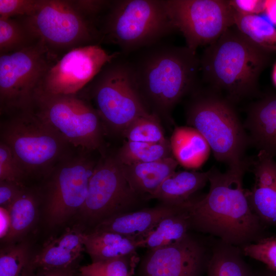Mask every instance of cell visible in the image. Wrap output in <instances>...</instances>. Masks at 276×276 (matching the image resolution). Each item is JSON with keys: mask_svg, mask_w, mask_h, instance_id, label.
<instances>
[{"mask_svg": "<svg viewBox=\"0 0 276 276\" xmlns=\"http://www.w3.org/2000/svg\"><path fill=\"white\" fill-rule=\"evenodd\" d=\"M252 141L260 151L276 156V94L256 102L249 110L246 121Z\"/></svg>", "mask_w": 276, "mask_h": 276, "instance_id": "19", "label": "cell"}, {"mask_svg": "<svg viewBox=\"0 0 276 276\" xmlns=\"http://www.w3.org/2000/svg\"><path fill=\"white\" fill-rule=\"evenodd\" d=\"M143 200H146L129 185L115 155H103L91 175L86 198L79 212L94 228L111 217L141 209Z\"/></svg>", "mask_w": 276, "mask_h": 276, "instance_id": "11", "label": "cell"}, {"mask_svg": "<svg viewBox=\"0 0 276 276\" xmlns=\"http://www.w3.org/2000/svg\"><path fill=\"white\" fill-rule=\"evenodd\" d=\"M29 245L25 241L7 244L1 249L0 276H27L33 257Z\"/></svg>", "mask_w": 276, "mask_h": 276, "instance_id": "28", "label": "cell"}, {"mask_svg": "<svg viewBox=\"0 0 276 276\" xmlns=\"http://www.w3.org/2000/svg\"><path fill=\"white\" fill-rule=\"evenodd\" d=\"M245 164L222 173L209 170L210 189L188 206L191 228L220 237L227 244H240L257 236L261 221L243 187Z\"/></svg>", "mask_w": 276, "mask_h": 276, "instance_id": "1", "label": "cell"}, {"mask_svg": "<svg viewBox=\"0 0 276 276\" xmlns=\"http://www.w3.org/2000/svg\"><path fill=\"white\" fill-rule=\"evenodd\" d=\"M0 55L1 112L30 109L47 72L59 59L41 41Z\"/></svg>", "mask_w": 276, "mask_h": 276, "instance_id": "10", "label": "cell"}, {"mask_svg": "<svg viewBox=\"0 0 276 276\" xmlns=\"http://www.w3.org/2000/svg\"><path fill=\"white\" fill-rule=\"evenodd\" d=\"M178 165L174 157L170 156L148 163L121 164V167L132 189L147 200V197L153 194L162 183L175 171Z\"/></svg>", "mask_w": 276, "mask_h": 276, "instance_id": "20", "label": "cell"}, {"mask_svg": "<svg viewBox=\"0 0 276 276\" xmlns=\"http://www.w3.org/2000/svg\"><path fill=\"white\" fill-rule=\"evenodd\" d=\"M141 240L111 232H85L83 243L92 262L122 258L136 254Z\"/></svg>", "mask_w": 276, "mask_h": 276, "instance_id": "21", "label": "cell"}, {"mask_svg": "<svg viewBox=\"0 0 276 276\" xmlns=\"http://www.w3.org/2000/svg\"><path fill=\"white\" fill-rule=\"evenodd\" d=\"M42 0H0V17H27L39 8Z\"/></svg>", "mask_w": 276, "mask_h": 276, "instance_id": "35", "label": "cell"}, {"mask_svg": "<svg viewBox=\"0 0 276 276\" xmlns=\"http://www.w3.org/2000/svg\"><path fill=\"white\" fill-rule=\"evenodd\" d=\"M255 182L246 191L254 212L260 220L276 226V162L259 151L254 164Z\"/></svg>", "mask_w": 276, "mask_h": 276, "instance_id": "17", "label": "cell"}, {"mask_svg": "<svg viewBox=\"0 0 276 276\" xmlns=\"http://www.w3.org/2000/svg\"><path fill=\"white\" fill-rule=\"evenodd\" d=\"M229 2L235 11L238 13L259 15L264 12L265 1L233 0Z\"/></svg>", "mask_w": 276, "mask_h": 276, "instance_id": "38", "label": "cell"}, {"mask_svg": "<svg viewBox=\"0 0 276 276\" xmlns=\"http://www.w3.org/2000/svg\"><path fill=\"white\" fill-rule=\"evenodd\" d=\"M31 110L59 133L71 145L82 151L101 149L104 126L95 107L73 95H53L38 91Z\"/></svg>", "mask_w": 276, "mask_h": 276, "instance_id": "9", "label": "cell"}, {"mask_svg": "<svg viewBox=\"0 0 276 276\" xmlns=\"http://www.w3.org/2000/svg\"><path fill=\"white\" fill-rule=\"evenodd\" d=\"M99 30L101 41L117 45L124 54L159 43L175 31L166 0L112 1Z\"/></svg>", "mask_w": 276, "mask_h": 276, "instance_id": "4", "label": "cell"}, {"mask_svg": "<svg viewBox=\"0 0 276 276\" xmlns=\"http://www.w3.org/2000/svg\"><path fill=\"white\" fill-rule=\"evenodd\" d=\"M244 255L265 264L268 268L276 271V237L260 239L255 243L244 246Z\"/></svg>", "mask_w": 276, "mask_h": 276, "instance_id": "33", "label": "cell"}, {"mask_svg": "<svg viewBox=\"0 0 276 276\" xmlns=\"http://www.w3.org/2000/svg\"><path fill=\"white\" fill-rule=\"evenodd\" d=\"M26 174L13 154L4 143H0V181L22 183Z\"/></svg>", "mask_w": 276, "mask_h": 276, "instance_id": "34", "label": "cell"}, {"mask_svg": "<svg viewBox=\"0 0 276 276\" xmlns=\"http://www.w3.org/2000/svg\"><path fill=\"white\" fill-rule=\"evenodd\" d=\"M189 202L179 205L162 203L150 208L114 216L92 230L111 232L138 240L145 238L164 218L186 210Z\"/></svg>", "mask_w": 276, "mask_h": 276, "instance_id": "16", "label": "cell"}, {"mask_svg": "<svg viewBox=\"0 0 276 276\" xmlns=\"http://www.w3.org/2000/svg\"><path fill=\"white\" fill-rule=\"evenodd\" d=\"M188 206L182 211L161 220L141 241L140 247H146L148 249L157 248L173 243L183 238L191 228Z\"/></svg>", "mask_w": 276, "mask_h": 276, "instance_id": "25", "label": "cell"}, {"mask_svg": "<svg viewBox=\"0 0 276 276\" xmlns=\"http://www.w3.org/2000/svg\"><path fill=\"white\" fill-rule=\"evenodd\" d=\"M272 80L274 86L276 87V62H275L272 71Z\"/></svg>", "mask_w": 276, "mask_h": 276, "instance_id": "42", "label": "cell"}, {"mask_svg": "<svg viewBox=\"0 0 276 276\" xmlns=\"http://www.w3.org/2000/svg\"><path fill=\"white\" fill-rule=\"evenodd\" d=\"M231 28L209 45L200 59V68L205 80L237 100L253 92L273 55Z\"/></svg>", "mask_w": 276, "mask_h": 276, "instance_id": "3", "label": "cell"}, {"mask_svg": "<svg viewBox=\"0 0 276 276\" xmlns=\"http://www.w3.org/2000/svg\"><path fill=\"white\" fill-rule=\"evenodd\" d=\"M187 122L205 139L215 158L229 167L245 164L247 138L235 109L219 97L194 95L187 109Z\"/></svg>", "mask_w": 276, "mask_h": 276, "instance_id": "7", "label": "cell"}, {"mask_svg": "<svg viewBox=\"0 0 276 276\" xmlns=\"http://www.w3.org/2000/svg\"><path fill=\"white\" fill-rule=\"evenodd\" d=\"M19 18L34 40L58 59L74 48L101 42L97 25L85 18L72 1L42 0L33 14Z\"/></svg>", "mask_w": 276, "mask_h": 276, "instance_id": "8", "label": "cell"}, {"mask_svg": "<svg viewBox=\"0 0 276 276\" xmlns=\"http://www.w3.org/2000/svg\"><path fill=\"white\" fill-rule=\"evenodd\" d=\"M137 254L80 266L81 276H134L140 261Z\"/></svg>", "mask_w": 276, "mask_h": 276, "instance_id": "30", "label": "cell"}, {"mask_svg": "<svg viewBox=\"0 0 276 276\" xmlns=\"http://www.w3.org/2000/svg\"><path fill=\"white\" fill-rule=\"evenodd\" d=\"M74 276H81L80 274L78 272V271L74 274Z\"/></svg>", "mask_w": 276, "mask_h": 276, "instance_id": "43", "label": "cell"}, {"mask_svg": "<svg viewBox=\"0 0 276 276\" xmlns=\"http://www.w3.org/2000/svg\"><path fill=\"white\" fill-rule=\"evenodd\" d=\"M8 209L10 226L4 241L7 244L19 241L34 224L37 214L36 197L26 188Z\"/></svg>", "mask_w": 276, "mask_h": 276, "instance_id": "26", "label": "cell"}, {"mask_svg": "<svg viewBox=\"0 0 276 276\" xmlns=\"http://www.w3.org/2000/svg\"><path fill=\"white\" fill-rule=\"evenodd\" d=\"M86 153L67 156L49 173L44 213L51 226L60 225L79 212L85 201L89 179L97 163Z\"/></svg>", "mask_w": 276, "mask_h": 276, "instance_id": "13", "label": "cell"}, {"mask_svg": "<svg viewBox=\"0 0 276 276\" xmlns=\"http://www.w3.org/2000/svg\"><path fill=\"white\" fill-rule=\"evenodd\" d=\"M264 12L268 19L276 26V0L265 1Z\"/></svg>", "mask_w": 276, "mask_h": 276, "instance_id": "41", "label": "cell"}, {"mask_svg": "<svg viewBox=\"0 0 276 276\" xmlns=\"http://www.w3.org/2000/svg\"><path fill=\"white\" fill-rule=\"evenodd\" d=\"M84 233L81 226H74L59 236L48 240L38 254L33 255L32 269L80 267V258L85 250Z\"/></svg>", "mask_w": 276, "mask_h": 276, "instance_id": "18", "label": "cell"}, {"mask_svg": "<svg viewBox=\"0 0 276 276\" xmlns=\"http://www.w3.org/2000/svg\"><path fill=\"white\" fill-rule=\"evenodd\" d=\"M130 61L141 96L160 120L172 123L175 105L194 89L200 59L187 47L157 43Z\"/></svg>", "mask_w": 276, "mask_h": 276, "instance_id": "2", "label": "cell"}, {"mask_svg": "<svg viewBox=\"0 0 276 276\" xmlns=\"http://www.w3.org/2000/svg\"><path fill=\"white\" fill-rule=\"evenodd\" d=\"M208 171H175L146 199H157L162 203L173 205L186 204L191 200L190 198L193 194L205 186L208 181Z\"/></svg>", "mask_w": 276, "mask_h": 276, "instance_id": "22", "label": "cell"}, {"mask_svg": "<svg viewBox=\"0 0 276 276\" xmlns=\"http://www.w3.org/2000/svg\"><path fill=\"white\" fill-rule=\"evenodd\" d=\"M154 114L141 117L133 121L123 131L127 141L159 143L167 142L160 124Z\"/></svg>", "mask_w": 276, "mask_h": 276, "instance_id": "32", "label": "cell"}, {"mask_svg": "<svg viewBox=\"0 0 276 276\" xmlns=\"http://www.w3.org/2000/svg\"><path fill=\"white\" fill-rule=\"evenodd\" d=\"M0 237L1 240L5 241L10 229V221L8 208L0 207Z\"/></svg>", "mask_w": 276, "mask_h": 276, "instance_id": "40", "label": "cell"}, {"mask_svg": "<svg viewBox=\"0 0 276 276\" xmlns=\"http://www.w3.org/2000/svg\"><path fill=\"white\" fill-rule=\"evenodd\" d=\"M35 42L20 18L0 17V55L21 50Z\"/></svg>", "mask_w": 276, "mask_h": 276, "instance_id": "29", "label": "cell"}, {"mask_svg": "<svg viewBox=\"0 0 276 276\" xmlns=\"http://www.w3.org/2000/svg\"><path fill=\"white\" fill-rule=\"evenodd\" d=\"M234 25L253 44L273 55L276 54V27L268 19L259 15L235 12Z\"/></svg>", "mask_w": 276, "mask_h": 276, "instance_id": "24", "label": "cell"}, {"mask_svg": "<svg viewBox=\"0 0 276 276\" xmlns=\"http://www.w3.org/2000/svg\"><path fill=\"white\" fill-rule=\"evenodd\" d=\"M208 265V276H250L238 254L228 247L216 249Z\"/></svg>", "mask_w": 276, "mask_h": 276, "instance_id": "31", "label": "cell"}, {"mask_svg": "<svg viewBox=\"0 0 276 276\" xmlns=\"http://www.w3.org/2000/svg\"><path fill=\"white\" fill-rule=\"evenodd\" d=\"M79 268V267L58 269L37 268L27 276H74Z\"/></svg>", "mask_w": 276, "mask_h": 276, "instance_id": "39", "label": "cell"}, {"mask_svg": "<svg viewBox=\"0 0 276 276\" xmlns=\"http://www.w3.org/2000/svg\"><path fill=\"white\" fill-rule=\"evenodd\" d=\"M115 156L122 165H132L156 161L173 156L169 141L159 143L127 141Z\"/></svg>", "mask_w": 276, "mask_h": 276, "instance_id": "27", "label": "cell"}, {"mask_svg": "<svg viewBox=\"0 0 276 276\" xmlns=\"http://www.w3.org/2000/svg\"><path fill=\"white\" fill-rule=\"evenodd\" d=\"M166 5L175 31L182 33L186 47L195 53L234 26L236 11L229 1L166 0Z\"/></svg>", "mask_w": 276, "mask_h": 276, "instance_id": "12", "label": "cell"}, {"mask_svg": "<svg viewBox=\"0 0 276 276\" xmlns=\"http://www.w3.org/2000/svg\"><path fill=\"white\" fill-rule=\"evenodd\" d=\"M204 260L203 245L188 233L173 243L148 249L134 276H200Z\"/></svg>", "mask_w": 276, "mask_h": 276, "instance_id": "15", "label": "cell"}, {"mask_svg": "<svg viewBox=\"0 0 276 276\" xmlns=\"http://www.w3.org/2000/svg\"><path fill=\"white\" fill-rule=\"evenodd\" d=\"M273 276H276V274H275V275H273Z\"/></svg>", "mask_w": 276, "mask_h": 276, "instance_id": "44", "label": "cell"}, {"mask_svg": "<svg viewBox=\"0 0 276 276\" xmlns=\"http://www.w3.org/2000/svg\"><path fill=\"white\" fill-rule=\"evenodd\" d=\"M9 116L2 126L1 141L11 149L26 175L49 174L71 155V145L31 110Z\"/></svg>", "mask_w": 276, "mask_h": 276, "instance_id": "6", "label": "cell"}, {"mask_svg": "<svg viewBox=\"0 0 276 276\" xmlns=\"http://www.w3.org/2000/svg\"><path fill=\"white\" fill-rule=\"evenodd\" d=\"M121 55L120 52L109 54L99 44L74 48L50 67L38 91L53 95L77 94L107 63Z\"/></svg>", "mask_w": 276, "mask_h": 276, "instance_id": "14", "label": "cell"}, {"mask_svg": "<svg viewBox=\"0 0 276 276\" xmlns=\"http://www.w3.org/2000/svg\"><path fill=\"white\" fill-rule=\"evenodd\" d=\"M120 57L107 63L86 89L103 125L122 134L135 119L153 114L141 96L131 62Z\"/></svg>", "mask_w": 276, "mask_h": 276, "instance_id": "5", "label": "cell"}, {"mask_svg": "<svg viewBox=\"0 0 276 276\" xmlns=\"http://www.w3.org/2000/svg\"><path fill=\"white\" fill-rule=\"evenodd\" d=\"M174 158L185 168H200L210 155L211 148L204 137L191 126L176 127L169 140Z\"/></svg>", "mask_w": 276, "mask_h": 276, "instance_id": "23", "label": "cell"}, {"mask_svg": "<svg viewBox=\"0 0 276 276\" xmlns=\"http://www.w3.org/2000/svg\"><path fill=\"white\" fill-rule=\"evenodd\" d=\"M74 6L86 19L95 24L99 15L107 10L112 1L104 0H73Z\"/></svg>", "mask_w": 276, "mask_h": 276, "instance_id": "36", "label": "cell"}, {"mask_svg": "<svg viewBox=\"0 0 276 276\" xmlns=\"http://www.w3.org/2000/svg\"><path fill=\"white\" fill-rule=\"evenodd\" d=\"M26 189L23 184L0 181V205L9 208Z\"/></svg>", "mask_w": 276, "mask_h": 276, "instance_id": "37", "label": "cell"}]
</instances>
